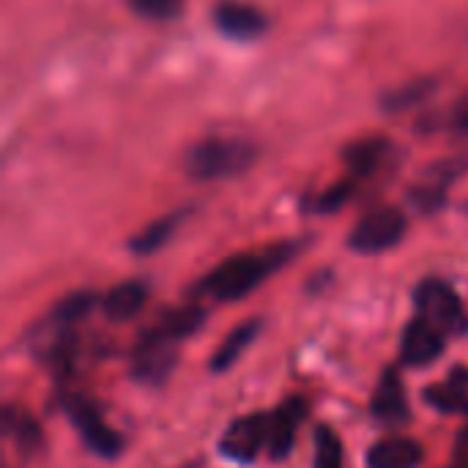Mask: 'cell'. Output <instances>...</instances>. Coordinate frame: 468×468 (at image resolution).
Returning a JSON list of instances; mask_svg holds the SVG:
<instances>
[{"mask_svg": "<svg viewBox=\"0 0 468 468\" xmlns=\"http://www.w3.org/2000/svg\"><path fill=\"white\" fill-rule=\"evenodd\" d=\"M145 299H148V288L137 280H129V282L115 285L104 296V313L110 321L123 324V321H132L145 307Z\"/></svg>", "mask_w": 468, "mask_h": 468, "instance_id": "14", "label": "cell"}, {"mask_svg": "<svg viewBox=\"0 0 468 468\" xmlns=\"http://www.w3.org/2000/svg\"><path fill=\"white\" fill-rule=\"evenodd\" d=\"M178 219H181L178 214H170V217H162V219L151 222L145 230H140V233L132 239V250H134V252H140V255H148V252L159 250V247H162V244H167V239L176 233Z\"/></svg>", "mask_w": 468, "mask_h": 468, "instance_id": "18", "label": "cell"}, {"mask_svg": "<svg viewBox=\"0 0 468 468\" xmlns=\"http://www.w3.org/2000/svg\"><path fill=\"white\" fill-rule=\"evenodd\" d=\"M304 420V406L299 400L285 403L277 414L269 417V450L274 458H285L293 447L296 428Z\"/></svg>", "mask_w": 468, "mask_h": 468, "instance_id": "12", "label": "cell"}, {"mask_svg": "<svg viewBox=\"0 0 468 468\" xmlns=\"http://www.w3.org/2000/svg\"><path fill=\"white\" fill-rule=\"evenodd\" d=\"M200 324H203V313H200L197 307H184V310L165 313V315H162V321H159L154 329H156V332H162L165 337L184 340V337H189Z\"/></svg>", "mask_w": 468, "mask_h": 468, "instance_id": "19", "label": "cell"}, {"mask_svg": "<svg viewBox=\"0 0 468 468\" xmlns=\"http://www.w3.org/2000/svg\"><path fill=\"white\" fill-rule=\"evenodd\" d=\"M63 409H66L69 420L74 422L77 433L82 436V441H85L96 455H101V458H115V455L121 452V447H123L121 436H118L110 425H104L99 409H96L90 400H85V398H66Z\"/></svg>", "mask_w": 468, "mask_h": 468, "instance_id": "5", "label": "cell"}, {"mask_svg": "<svg viewBox=\"0 0 468 468\" xmlns=\"http://www.w3.org/2000/svg\"><path fill=\"white\" fill-rule=\"evenodd\" d=\"M263 447H269V417L266 414H250V417L236 420L219 441V452L233 463L255 461L263 452Z\"/></svg>", "mask_w": 468, "mask_h": 468, "instance_id": "7", "label": "cell"}, {"mask_svg": "<svg viewBox=\"0 0 468 468\" xmlns=\"http://www.w3.org/2000/svg\"><path fill=\"white\" fill-rule=\"evenodd\" d=\"M134 11L148 19H173L181 11V0H129Z\"/></svg>", "mask_w": 468, "mask_h": 468, "instance_id": "23", "label": "cell"}, {"mask_svg": "<svg viewBox=\"0 0 468 468\" xmlns=\"http://www.w3.org/2000/svg\"><path fill=\"white\" fill-rule=\"evenodd\" d=\"M406 217L398 208H376L367 217H362L356 222V228L351 230V250L359 255H378L392 250L395 244H400V239L406 236Z\"/></svg>", "mask_w": 468, "mask_h": 468, "instance_id": "3", "label": "cell"}, {"mask_svg": "<svg viewBox=\"0 0 468 468\" xmlns=\"http://www.w3.org/2000/svg\"><path fill=\"white\" fill-rule=\"evenodd\" d=\"M452 129L461 132V134H468V101H463V104L455 110V115H452Z\"/></svg>", "mask_w": 468, "mask_h": 468, "instance_id": "26", "label": "cell"}, {"mask_svg": "<svg viewBox=\"0 0 468 468\" xmlns=\"http://www.w3.org/2000/svg\"><path fill=\"white\" fill-rule=\"evenodd\" d=\"M288 247L266 250V252H247V255H233L222 261L203 282L200 291L219 299V302H236L247 296L252 288H258L282 261Z\"/></svg>", "mask_w": 468, "mask_h": 468, "instance_id": "1", "label": "cell"}, {"mask_svg": "<svg viewBox=\"0 0 468 468\" xmlns=\"http://www.w3.org/2000/svg\"><path fill=\"white\" fill-rule=\"evenodd\" d=\"M214 25L236 41L258 38L266 30V14L250 3H222L214 11Z\"/></svg>", "mask_w": 468, "mask_h": 468, "instance_id": "9", "label": "cell"}, {"mask_svg": "<svg viewBox=\"0 0 468 468\" xmlns=\"http://www.w3.org/2000/svg\"><path fill=\"white\" fill-rule=\"evenodd\" d=\"M255 162V145L233 137H211L186 154V173L197 181H217L244 173Z\"/></svg>", "mask_w": 468, "mask_h": 468, "instance_id": "2", "label": "cell"}, {"mask_svg": "<svg viewBox=\"0 0 468 468\" xmlns=\"http://www.w3.org/2000/svg\"><path fill=\"white\" fill-rule=\"evenodd\" d=\"M422 466V447L414 439H384L378 441L370 455L367 468H420Z\"/></svg>", "mask_w": 468, "mask_h": 468, "instance_id": "10", "label": "cell"}, {"mask_svg": "<svg viewBox=\"0 0 468 468\" xmlns=\"http://www.w3.org/2000/svg\"><path fill=\"white\" fill-rule=\"evenodd\" d=\"M414 302H417L420 318L431 321L444 335H461V332H466V310H463L458 293L447 282H441V280H425L417 288Z\"/></svg>", "mask_w": 468, "mask_h": 468, "instance_id": "4", "label": "cell"}, {"mask_svg": "<svg viewBox=\"0 0 468 468\" xmlns=\"http://www.w3.org/2000/svg\"><path fill=\"white\" fill-rule=\"evenodd\" d=\"M351 189H354V184H348V181H343V184L332 186L329 192H324V195H321L318 208H321V211H335V208H340V206L346 203V197L351 195Z\"/></svg>", "mask_w": 468, "mask_h": 468, "instance_id": "24", "label": "cell"}, {"mask_svg": "<svg viewBox=\"0 0 468 468\" xmlns=\"http://www.w3.org/2000/svg\"><path fill=\"white\" fill-rule=\"evenodd\" d=\"M444 332L439 326H433L431 321L425 318H417L409 324L406 335H403V343H400V359L411 367H425L431 365L433 359L441 356L444 351Z\"/></svg>", "mask_w": 468, "mask_h": 468, "instance_id": "8", "label": "cell"}, {"mask_svg": "<svg viewBox=\"0 0 468 468\" xmlns=\"http://www.w3.org/2000/svg\"><path fill=\"white\" fill-rule=\"evenodd\" d=\"M93 302H96L93 293H85V291L66 296V299L58 302V307L52 310V324H58V326H63V329L74 326L77 321H82V318L93 310Z\"/></svg>", "mask_w": 468, "mask_h": 468, "instance_id": "20", "label": "cell"}, {"mask_svg": "<svg viewBox=\"0 0 468 468\" xmlns=\"http://www.w3.org/2000/svg\"><path fill=\"white\" fill-rule=\"evenodd\" d=\"M452 461L458 468H468V428H463L455 439V450H452Z\"/></svg>", "mask_w": 468, "mask_h": 468, "instance_id": "25", "label": "cell"}, {"mask_svg": "<svg viewBox=\"0 0 468 468\" xmlns=\"http://www.w3.org/2000/svg\"><path fill=\"white\" fill-rule=\"evenodd\" d=\"M176 343L173 337H165L162 332L156 329H148L134 351V378L143 381V384H165L167 376L173 373L176 367Z\"/></svg>", "mask_w": 468, "mask_h": 468, "instance_id": "6", "label": "cell"}, {"mask_svg": "<svg viewBox=\"0 0 468 468\" xmlns=\"http://www.w3.org/2000/svg\"><path fill=\"white\" fill-rule=\"evenodd\" d=\"M392 151L389 140L384 137H365L356 140L346 148V165L354 176H370L381 167V162L387 159V154Z\"/></svg>", "mask_w": 468, "mask_h": 468, "instance_id": "15", "label": "cell"}, {"mask_svg": "<svg viewBox=\"0 0 468 468\" xmlns=\"http://www.w3.org/2000/svg\"><path fill=\"white\" fill-rule=\"evenodd\" d=\"M450 468H458V466H455V463H452V466H450Z\"/></svg>", "mask_w": 468, "mask_h": 468, "instance_id": "27", "label": "cell"}, {"mask_svg": "<svg viewBox=\"0 0 468 468\" xmlns=\"http://www.w3.org/2000/svg\"><path fill=\"white\" fill-rule=\"evenodd\" d=\"M425 400L444 414H468V370H452L439 387L425 392Z\"/></svg>", "mask_w": 468, "mask_h": 468, "instance_id": "11", "label": "cell"}, {"mask_svg": "<svg viewBox=\"0 0 468 468\" xmlns=\"http://www.w3.org/2000/svg\"><path fill=\"white\" fill-rule=\"evenodd\" d=\"M258 332H261V321H247V324L236 326V329L225 337V343L217 348L211 367H214V370H228V367H230L236 359H241V354L252 346V340L258 337Z\"/></svg>", "mask_w": 468, "mask_h": 468, "instance_id": "17", "label": "cell"}, {"mask_svg": "<svg viewBox=\"0 0 468 468\" xmlns=\"http://www.w3.org/2000/svg\"><path fill=\"white\" fill-rule=\"evenodd\" d=\"M458 170H461V162L458 159L455 162H441V165L431 167L428 170V178L414 189V200L422 203V208H436L441 203L450 181L458 176Z\"/></svg>", "mask_w": 468, "mask_h": 468, "instance_id": "16", "label": "cell"}, {"mask_svg": "<svg viewBox=\"0 0 468 468\" xmlns=\"http://www.w3.org/2000/svg\"><path fill=\"white\" fill-rule=\"evenodd\" d=\"M373 414L387 425H400L409 417V403H406L403 384L392 370L381 378V384H378V389L373 395Z\"/></svg>", "mask_w": 468, "mask_h": 468, "instance_id": "13", "label": "cell"}, {"mask_svg": "<svg viewBox=\"0 0 468 468\" xmlns=\"http://www.w3.org/2000/svg\"><path fill=\"white\" fill-rule=\"evenodd\" d=\"M343 466V450L337 436L329 428H318L315 433V468H340Z\"/></svg>", "mask_w": 468, "mask_h": 468, "instance_id": "21", "label": "cell"}, {"mask_svg": "<svg viewBox=\"0 0 468 468\" xmlns=\"http://www.w3.org/2000/svg\"><path fill=\"white\" fill-rule=\"evenodd\" d=\"M431 90H433L431 82H411V85H406V88H398V90L387 99V107H389V110H406V107L422 101Z\"/></svg>", "mask_w": 468, "mask_h": 468, "instance_id": "22", "label": "cell"}]
</instances>
